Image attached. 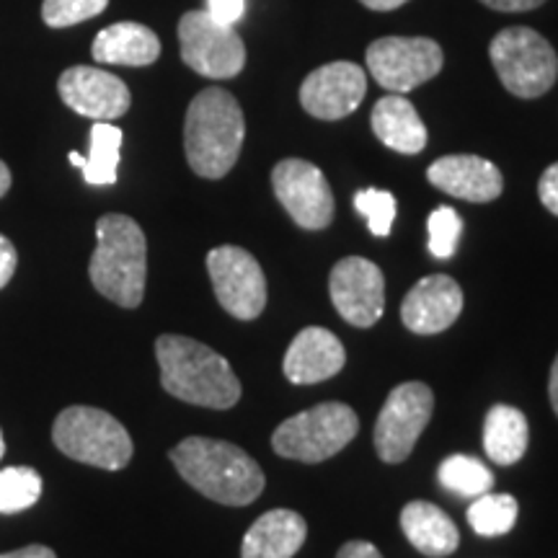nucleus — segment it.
Wrapping results in <instances>:
<instances>
[{
  "instance_id": "f257e3e1",
  "label": "nucleus",
  "mask_w": 558,
  "mask_h": 558,
  "mask_svg": "<svg viewBox=\"0 0 558 558\" xmlns=\"http://www.w3.org/2000/svg\"><path fill=\"white\" fill-rule=\"evenodd\" d=\"M160 386L173 399L205 409H233L241 399V383L222 354L202 341L163 333L156 341Z\"/></svg>"
},
{
  "instance_id": "412c9836",
  "label": "nucleus",
  "mask_w": 558,
  "mask_h": 558,
  "mask_svg": "<svg viewBox=\"0 0 558 558\" xmlns=\"http://www.w3.org/2000/svg\"><path fill=\"white\" fill-rule=\"evenodd\" d=\"M373 132L383 145L390 150H399L403 156L422 153L427 145V128L418 120L414 104L403 99L401 94L383 96L373 107Z\"/></svg>"
},
{
  "instance_id": "a19ab883",
  "label": "nucleus",
  "mask_w": 558,
  "mask_h": 558,
  "mask_svg": "<svg viewBox=\"0 0 558 558\" xmlns=\"http://www.w3.org/2000/svg\"><path fill=\"white\" fill-rule=\"evenodd\" d=\"M5 452V439H3V429H0V458H3Z\"/></svg>"
},
{
  "instance_id": "393cba45",
  "label": "nucleus",
  "mask_w": 558,
  "mask_h": 558,
  "mask_svg": "<svg viewBox=\"0 0 558 558\" xmlns=\"http://www.w3.org/2000/svg\"><path fill=\"white\" fill-rule=\"evenodd\" d=\"M520 507L518 499L509 497V494H481L476 501L469 507V522L471 527L476 530L484 538H499V535H507L509 530L518 522Z\"/></svg>"
},
{
  "instance_id": "f704fd0d",
  "label": "nucleus",
  "mask_w": 558,
  "mask_h": 558,
  "mask_svg": "<svg viewBox=\"0 0 558 558\" xmlns=\"http://www.w3.org/2000/svg\"><path fill=\"white\" fill-rule=\"evenodd\" d=\"M337 558H383V554L367 541H349L341 546Z\"/></svg>"
},
{
  "instance_id": "a211bd4d",
  "label": "nucleus",
  "mask_w": 558,
  "mask_h": 558,
  "mask_svg": "<svg viewBox=\"0 0 558 558\" xmlns=\"http://www.w3.org/2000/svg\"><path fill=\"white\" fill-rule=\"evenodd\" d=\"M344 362V344L329 329L308 326L292 339L288 354H284L282 369L295 386H313V383L329 380L341 373Z\"/></svg>"
},
{
  "instance_id": "39448f33",
  "label": "nucleus",
  "mask_w": 558,
  "mask_h": 558,
  "mask_svg": "<svg viewBox=\"0 0 558 558\" xmlns=\"http://www.w3.org/2000/svg\"><path fill=\"white\" fill-rule=\"evenodd\" d=\"M54 448L62 456L104 471H122L132 460L130 432L109 411L70 407L60 411L52 427Z\"/></svg>"
},
{
  "instance_id": "58836bf2",
  "label": "nucleus",
  "mask_w": 558,
  "mask_h": 558,
  "mask_svg": "<svg viewBox=\"0 0 558 558\" xmlns=\"http://www.w3.org/2000/svg\"><path fill=\"white\" fill-rule=\"evenodd\" d=\"M11 181H13V179H11V169L3 163V160H0V199H3L5 194H9Z\"/></svg>"
},
{
  "instance_id": "c9c22d12",
  "label": "nucleus",
  "mask_w": 558,
  "mask_h": 558,
  "mask_svg": "<svg viewBox=\"0 0 558 558\" xmlns=\"http://www.w3.org/2000/svg\"><path fill=\"white\" fill-rule=\"evenodd\" d=\"M0 558H58L52 548L47 546H26V548H19V550H11V554H0Z\"/></svg>"
},
{
  "instance_id": "2f4dec72",
  "label": "nucleus",
  "mask_w": 558,
  "mask_h": 558,
  "mask_svg": "<svg viewBox=\"0 0 558 558\" xmlns=\"http://www.w3.org/2000/svg\"><path fill=\"white\" fill-rule=\"evenodd\" d=\"M538 197L543 202V207L558 218V163L548 166V169L543 171L541 184H538Z\"/></svg>"
},
{
  "instance_id": "9d476101",
  "label": "nucleus",
  "mask_w": 558,
  "mask_h": 558,
  "mask_svg": "<svg viewBox=\"0 0 558 558\" xmlns=\"http://www.w3.org/2000/svg\"><path fill=\"white\" fill-rule=\"evenodd\" d=\"M442 50L427 37H383L367 47V70L393 94L422 86L442 70Z\"/></svg>"
},
{
  "instance_id": "cd10ccee",
  "label": "nucleus",
  "mask_w": 558,
  "mask_h": 558,
  "mask_svg": "<svg viewBox=\"0 0 558 558\" xmlns=\"http://www.w3.org/2000/svg\"><path fill=\"white\" fill-rule=\"evenodd\" d=\"M109 0H45L41 3V19L52 29H65L81 21H88L107 11Z\"/></svg>"
},
{
  "instance_id": "ddd939ff",
  "label": "nucleus",
  "mask_w": 558,
  "mask_h": 558,
  "mask_svg": "<svg viewBox=\"0 0 558 558\" xmlns=\"http://www.w3.org/2000/svg\"><path fill=\"white\" fill-rule=\"evenodd\" d=\"M329 292L333 308L357 329L375 326L386 311V279L378 264L362 256H347L331 269Z\"/></svg>"
},
{
  "instance_id": "f8f14e48",
  "label": "nucleus",
  "mask_w": 558,
  "mask_h": 558,
  "mask_svg": "<svg viewBox=\"0 0 558 558\" xmlns=\"http://www.w3.org/2000/svg\"><path fill=\"white\" fill-rule=\"evenodd\" d=\"M279 205L305 230H324L333 220V194L318 166L300 158L279 160L271 171Z\"/></svg>"
},
{
  "instance_id": "5701e85b",
  "label": "nucleus",
  "mask_w": 558,
  "mask_h": 558,
  "mask_svg": "<svg viewBox=\"0 0 558 558\" xmlns=\"http://www.w3.org/2000/svg\"><path fill=\"white\" fill-rule=\"evenodd\" d=\"M527 418L520 409L497 403L488 409L484 422V450L488 460L499 465H512L527 450Z\"/></svg>"
},
{
  "instance_id": "f03ea898",
  "label": "nucleus",
  "mask_w": 558,
  "mask_h": 558,
  "mask_svg": "<svg viewBox=\"0 0 558 558\" xmlns=\"http://www.w3.org/2000/svg\"><path fill=\"white\" fill-rule=\"evenodd\" d=\"M179 476L207 499L228 507H246L264 492V473L239 445L209 437H186L171 450Z\"/></svg>"
},
{
  "instance_id": "6e6552de",
  "label": "nucleus",
  "mask_w": 558,
  "mask_h": 558,
  "mask_svg": "<svg viewBox=\"0 0 558 558\" xmlns=\"http://www.w3.org/2000/svg\"><path fill=\"white\" fill-rule=\"evenodd\" d=\"M179 45L181 60L205 78H235L246 65V45H243L235 26L220 24L205 9L181 16Z\"/></svg>"
},
{
  "instance_id": "2eb2a0df",
  "label": "nucleus",
  "mask_w": 558,
  "mask_h": 558,
  "mask_svg": "<svg viewBox=\"0 0 558 558\" xmlns=\"http://www.w3.org/2000/svg\"><path fill=\"white\" fill-rule=\"evenodd\" d=\"M58 90L60 99L65 101L75 114L88 117V120L94 122L120 120V117L128 114L132 104L128 83L101 68H68L65 73L60 75Z\"/></svg>"
},
{
  "instance_id": "9b49d317",
  "label": "nucleus",
  "mask_w": 558,
  "mask_h": 558,
  "mask_svg": "<svg viewBox=\"0 0 558 558\" xmlns=\"http://www.w3.org/2000/svg\"><path fill=\"white\" fill-rule=\"evenodd\" d=\"M207 271L218 303L233 318L254 320L267 308V277L241 246H218L207 254Z\"/></svg>"
},
{
  "instance_id": "c756f323",
  "label": "nucleus",
  "mask_w": 558,
  "mask_h": 558,
  "mask_svg": "<svg viewBox=\"0 0 558 558\" xmlns=\"http://www.w3.org/2000/svg\"><path fill=\"white\" fill-rule=\"evenodd\" d=\"M354 207L360 215H365L369 233L386 239L396 220V197L383 190H362L354 197Z\"/></svg>"
},
{
  "instance_id": "423d86ee",
  "label": "nucleus",
  "mask_w": 558,
  "mask_h": 558,
  "mask_svg": "<svg viewBox=\"0 0 558 558\" xmlns=\"http://www.w3.org/2000/svg\"><path fill=\"white\" fill-rule=\"evenodd\" d=\"M360 418L347 403H318L303 414L284 418L271 435L277 456L300 463H324L357 437Z\"/></svg>"
},
{
  "instance_id": "7c9ffc66",
  "label": "nucleus",
  "mask_w": 558,
  "mask_h": 558,
  "mask_svg": "<svg viewBox=\"0 0 558 558\" xmlns=\"http://www.w3.org/2000/svg\"><path fill=\"white\" fill-rule=\"evenodd\" d=\"M205 11L220 24L235 26V21H241L246 13V0H207Z\"/></svg>"
},
{
  "instance_id": "bb28decb",
  "label": "nucleus",
  "mask_w": 558,
  "mask_h": 558,
  "mask_svg": "<svg viewBox=\"0 0 558 558\" xmlns=\"http://www.w3.org/2000/svg\"><path fill=\"white\" fill-rule=\"evenodd\" d=\"M41 476L29 465H11L0 471V514H19L41 497Z\"/></svg>"
},
{
  "instance_id": "7ed1b4c3",
  "label": "nucleus",
  "mask_w": 558,
  "mask_h": 558,
  "mask_svg": "<svg viewBox=\"0 0 558 558\" xmlns=\"http://www.w3.org/2000/svg\"><path fill=\"white\" fill-rule=\"evenodd\" d=\"M246 120L239 101L222 88H205L186 109L184 150L202 179H222L241 156Z\"/></svg>"
},
{
  "instance_id": "473e14b6",
  "label": "nucleus",
  "mask_w": 558,
  "mask_h": 558,
  "mask_svg": "<svg viewBox=\"0 0 558 558\" xmlns=\"http://www.w3.org/2000/svg\"><path fill=\"white\" fill-rule=\"evenodd\" d=\"M16 267H19L16 246L0 233V290L11 282L13 275H16Z\"/></svg>"
},
{
  "instance_id": "b1692460",
  "label": "nucleus",
  "mask_w": 558,
  "mask_h": 558,
  "mask_svg": "<svg viewBox=\"0 0 558 558\" xmlns=\"http://www.w3.org/2000/svg\"><path fill=\"white\" fill-rule=\"evenodd\" d=\"M122 130L109 122H96L90 128V150L83 163V179L90 186H111L117 181L122 153Z\"/></svg>"
},
{
  "instance_id": "20e7f679",
  "label": "nucleus",
  "mask_w": 558,
  "mask_h": 558,
  "mask_svg": "<svg viewBox=\"0 0 558 558\" xmlns=\"http://www.w3.org/2000/svg\"><path fill=\"white\" fill-rule=\"evenodd\" d=\"M88 275L94 288L120 308H137L148 279V241L128 215H104L96 222V251Z\"/></svg>"
},
{
  "instance_id": "a878e982",
  "label": "nucleus",
  "mask_w": 558,
  "mask_h": 558,
  "mask_svg": "<svg viewBox=\"0 0 558 558\" xmlns=\"http://www.w3.org/2000/svg\"><path fill=\"white\" fill-rule=\"evenodd\" d=\"M439 484L448 492L458 494V497H471L476 499L481 494L492 492L494 476L484 463L471 456H450L442 460L437 471Z\"/></svg>"
},
{
  "instance_id": "4468645a",
  "label": "nucleus",
  "mask_w": 558,
  "mask_h": 558,
  "mask_svg": "<svg viewBox=\"0 0 558 558\" xmlns=\"http://www.w3.org/2000/svg\"><path fill=\"white\" fill-rule=\"evenodd\" d=\"M367 94L365 70L354 62L337 60L313 70L300 86V104L311 117L337 122L352 114Z\"/></svg>"
},
{
  "instance_id": "f3484780",
  "label": "nucleus",
  "mask_w": 558,
  "mask_h": 558,
  "mask_svg": "<svg viewBox=\"0 0 558 558\" xmlns=\"http://www.w3.org/2000/svg\"><path fill=\"white\" fill-rule=\"evenodd\" d=\"M427 179L439 192L465 202H494L505 190L501 171L481 156H445L429 166Z\"/></svg>"
},
{
  "instance_id": "c85d7f7f",
  "label": "nucleus",
  "mask_w": 558,
  "mask_h": 558,
  "mask_svg": "<svg viewBox=\"0 0 558 558\" xmlns=\"http://www.w3.org/2000/svg\"><path fill=\"white\" fill-rule=\"evenodd\" d=\"M429 230V254L437 259H450L456 254L463 220L452 207H437L427 220Z\"/></svg>"
},
{
  "instance_id": "ea45409f",
  "label": "nucleus",
  "mask_w": 558,
  "mask_h": 558,
  "mask_svg": "<svg viewBox=\"0 0 558 558\" xmlns=\"http://www.w3.org/2000/svg\"><path fill=\"white\" fill-rule=\"evenodd\" d=\"M70 163H73V166H78V169H83V163H86V158H83L81 156V153H70Z\"/></svg>"
},
{
  "instance_id": "dca6fc26",
  "label": "nucleus",
  "mask_w": 558,
  "mask_h": 558,
  "mask_svg": "<svg viewBox=\"0 0 558 558\" xmlns=\"http://www.w3.org/2000/svg\"><path fill=\"white\" fill-rule=\"evenodd\" d=\"M460 311H463V290L456 279L448 275H429L418 279L403 298L401 318L409 331L429 337V333L450 329Z\"/></svg>"
},
{
  "instance_id": "4c0bfd02",
  "label": "nucleus",
  "mask_w": 558,
  "mask_h": 558,
  "mask_svg": "<svg viewBox=\"0 0 558 558\" xmlns=\"http://www.w3.org/2000/svg\"><path fill=\"white\" fill-rule=\"evenodd\" d=\"M548 396H550V407H554L556 416H558V357L550 367V380H548Z\"/></svg>"
},
{
  "instance_id": "aec40b11",
  "label": "nucleus",
  "mask_w": 558,
  "mask_h": 558,
  "mask_svg": "<svg viewBox=\"0 0 558 558\" xmlns=\"http://www.w3.org/2000/svg\"><path fill=\"white\" fill-rule=\"evenodd\" d=\"M90 54L104 65L143 68L158 60L160 39L156 32L137 21H120V24H111L96 34Z\"/></svg>"
},
{
  "instance_id": "6ab92c4d",
  "label": "nucleus",
  "mask_w": 558,
  "mask_h": 558,
  "mask_svg": "<svg viewBox=\"0 0 558 558\" xmlns=\"http://www.w3.org/2000/svg\"><path fill=\"white\" fill-rule=\"evenodd\" d=\"M308 525L292 509H271L248 527L241 558H292L303 548Z\"/></svg>"
},
{
  "instance_id": "72a5a7b5",
  "label": "nucleus",
  "mask_w": 558,
  "mask_h": 558,
  "mask_svg": "<svg viewBox=\"0 0 558 558\" xmlns=\"http://www.w3.org/2000/svg\"><path fill=\"white\" fill-rule=\"evenodd\" d=\"M481 3L501 13H520V11L538 9V5L546 3V0H481Z\"/></svg>"
},
{
  "instance_id": "1a4fd4ad",
  "label": "nucleus",
  "mask_w": 558,
  "mask_h": 558,
  "mask_svg": "<svg viewBox=\"0 0 558 558\" xmlns=\"http://www.w3.org/2000/svg\"><path fill=\"white\" fill-rule=\"evenodd\" d=\"M435 393L424 383H401L390 390L375 424V450L386 463H403L429 424Z\"/></svg>"
},
{
  "instance_id": "4be33fe9",
  "label": "nucleus",
  "mask_w": 558,
  "mask_h": 558,
  "mask_svg": "<svg viewBox=\"0 0 558 558\" xmlns=\"http://www.w3.org/2000/svg\"><path fill=\"white\" fill-rule=\"evenodd\" d=\"M401 530L411 546L429 558L450 556L460 543L456 522L429 501H409L401 512Z\"/></svg>"
},
{
  "instance_id": "0eeeda50",
  "label": "nucleus",
  "mask_w": 558,
  "mask_h": 558,
  "mask_svg": "<svg viewBox=\"0 0 558 558\" xmlns=\"http://www.w3.org/2000/svg\"><path fill=\"white\" fill-rule=\"evenodd\" d=\"M501 86L520 99H538L558 78V54L546 37L527 26H509L488 45Z\"/></svg>"
},
{
  "instance_id": "e433bc0d",
  "label": "nucleus",
  "mask_w": 558,
  "mask_h": 558,
  "mask_svg": "<svg viewBox=\"0 0 558 558\" xmlns=\"http://www.w3.org/2000/svg\"><path fill=\"white\" fill-rule=\"evenodd\" d=\"M360 3L367 5V9H373V11H393V9H399V5L409 3V0H360Z\"/></svg>"
}]
</instances>
